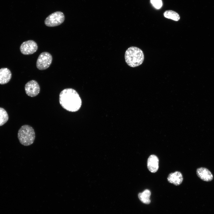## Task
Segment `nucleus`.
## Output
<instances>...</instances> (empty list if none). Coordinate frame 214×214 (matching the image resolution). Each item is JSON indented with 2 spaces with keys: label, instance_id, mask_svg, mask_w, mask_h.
Instances as JSON below:
<instances>
[{
  "label": "nucleus",
  "instance_id": "9d476101",
  "mask_svg": "<svg viewBox=\"0 0 214 214\" xmlns=\"http://www.w3.org/2000/svg\"><path fill=\"white\" fill-rule=\"evenodd\" d=\"M167 180L169 182L175 185H179L182 182L183 177L180 172L176 171L169 174Z\"/></svg>",
  "mask_w": 214,
  "mask_h": 214
},
{
  "label": "nucleus",
  "instance_id": "4468645a",
  "mask_svg": "<svg viewBox=\"0 0 214 214\" xmlns=\"http://www.w3.org/2000/svg\"><path fill=\"white\" fill-rule=\"evenodd\" d=\"M8 119L9 116L6 111L3 108L0 107V126L5 123Z\"/></svg>",
  "mask_w": 214,
  "mask_h": 214
},
{
  "label": "nucleus",
  "instance_id": "ddd939ff",
  "mask_svg": "<svg viewBox=\"0 0 214 214\" xmlns=\"http://www.w3.org/2000/svg\"><path fill=\"white\" fill-rule=\"evenodd\" d=\"M164 16L166 18L170 19L175 21H178L180 18L178 13L171 10L166 11L164 13Z\"/></svg>",
  "mask_w": 214,
  "mask_h": 214
},
{
  "label": "nucleus",
  "instance_id": "9b49d317",
  "mask_svg": "<svg viewBox=\"0 0 214 214\" xmlns=\"http://www.w3.org/2000/svg\"><path fill=\"white\" fill-rule=\"evenodd\" d=\"M12 77L10 71L7 68L0 69V84H4L8 83Z\"/></svg>",
  "mask_w": 214,
  "mask_h": 214
},
{
  "label": "nucleus",
  "instance_id": "20e7f679",
  "mask_svg": "<svg viewBox=\"0 0 214 214\" xmlns=\"http://www.w3.org/2000/svg\"><path fill=\"white\" fill-rule=\"evenodd\" d=\"M64 19V13L60 11H56L49 15L45 19L44 23L47 26L54 27L62 24Z\"/></svg>",
  "mask_w": 214,
  "mask_h": 214
},
{
  "label": "nucleus",
  "instance_id": "1a4fd4ad",
  "mask_svg": "<svg viewBox=\"0 0 214 214\" xmlns=\"http://www.w3.org/2000/svg\"><path fill=\"white\" fill-rule=\"evenodd\" d=\"M147 167L152 173L157 171L159 168V159L156 155H152L149 156L147 161Z\"/></svg>",
  "mask_w": 214,
  "mask_h": 214
},
{
  "label": "nucleus",
  "instance_id": "f03ea898",
  "mask_svg": "<svg viewBox=\"0 0 214 214\" xmlns=\"http://www.w3.org/2000/svg\"><path fill=\"white\" fill-rule=\"evenodd\" d=\"M125 62L130 67H135L143 63L144 56L143 51L136 47H131L126 51L125 56Z\"/></svg>",
  "mask_w": 214,
  "mask_h": 214
},
{
  "label": "nucleus",
  "instance_id": "f8f14e48",
  "mask_svg": "<svg viewBox=\"0 0 214 214\" xmlns=\"http://www.w3.org/2000/svg\"><path fill=\"white\" fill-rule=\"evenodd\" d=\"M151 192L148 189L144 190L142 192L139 193L138 196L140 200L145 204H149L150 202V199Z\"/></svg>",
  "mask_w": 214,
  "mask_h": 214
},
{
  "label": "nucleus",
  "instance_id": "423d86ee",
  "mask_svg": "<svg viewBox=\"0 0 214 214\" xmlns=\"http://www.w3.org/2000/svg\"><path fill=\"white\" fill-rule=\"evenodd\" d=\"M20 49L23 54L30 55L34 53L37 51L38 46L36 42L30 40L23 43L20 46Z\"/></svg>",
  "mask_w": 214,
  "mask_h": 214
},
{
  "label": "nucleus",
  "instance_id": "6e6552de",
  "mask_svg": "<svg viewBox=\"0 0 214 214\" xmlns=\"http://www.w3.org/2000/svg\"><path fill=\"white\" fill-rule=\"evenodd\" d=\"M197 176L202 180L206 182H210L213 180V176L211 172L205 167H201L196 170Z\"/></svg>",
  "mask_w": 214,
  "mask_h": 214
},
{
  "label": "nucleus",
  "instance_id": "7ed1b4c3",
  "mask_svg": "<svg viewBox=\"0 0 214 214\" xmlns=\"http://www.w3.org/2000/svg\"><path fill=\"white\" fill-rule=\"evenodd\" d=\"M35 137L34 130L29 125H22L18 130V138L20 143L23 145L27 146L33 144Z\"/></svg>",
  "mask_w": 214,
  "mask_h": 214
},
{
  "label": "nucleus",
  "instance_id": "39448f33",
  "mask_svg": "<svg viewBox=\"0 0 214 214\" xmlns=\"http://www.w3.org/2000/svg\"><path fill=\"white\" fill-rule=\"evenodd\" d=\"M52 60V57L48 52H44L39 55L37 61L36 65L37 68L40 70L47 69L51 65Z\"/></svg>",
  "mask_w": 214,
  "mask_h": 214
},
{
  "label": "nucleus",
  "instance_id": "2eb2a0df",
  "mask_svg": "<svg viewBox=\"0 0 214 214\" xmlns=\"http://www.w3.org/2000/svg\"><path fill=\"white\" fill-rule=\"evenodd\" d=\"M150 2L153 6L156 9H159L162 6L161 0H150Z\"/></svg>",
  "mask_w": 214,
  "mask_h": 214
},
{
  "label": "nucleus",
  "instance_id": "f257e3e1",
  "mask_svg": "<svg viewBox=\"0 0 214 214\" xmlns=\"http://www.w3.org/2000/svg\"><path fill=\"white\" fill-rule=\"evenodd\" d=\"M59 102L64 109L72 112L78 111L82 104L79 94L71 88L65 89L61 91L59 95Z\"/></svg>",
  "mask_w": 214,
  "mask_h": 214
},
{
  "label": "nucleus",
  "instance_id": "0eeeda50",
  "mask_svg": "<svg viewBox=\"0 0 214 214\" xmlns=\"http://www.w3.org/2000/svg\"><path fill=\"white\" fill-rule=\"evenodd\" d=\"M25 90L26 94L31 97H34L39 93L40 86L38 82L34 80H32L27 82L25 86Z\"/></svg>",
  "mask_w": 214,
  "mask_h": 214
}]
</instances>
